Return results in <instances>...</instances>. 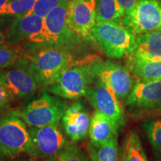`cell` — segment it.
I'll list each match as a JSON object with an SVG mask.
<instances>
[{
  "label": "cell",
  "instance_id": "cell-1",
  "mask_svg": "<svg viewBox=\"0 0 161 161\" xmlns=\"http://www.w3.org/2000/svg\"><path fill=\"white\" fill-rule=\"evenodd\" d=\"M40 87L55 83L60 74L75 64L67 46H46L25 54Z\"/></svg>",
  "mask_w": 161,
  "mask_h": 161
},
{
  "label": "cell",
  "instance_id": "cell-2",
  "mask_svg": "<svg viewBox=\"0 0 161 161\" xmlns=\"http://www.w3.org/2000/svg\"><path fill=\"white\" fill-rule=\"evenodd\" d=\"M92 39L111 58L129 56L136 47V36L123 24L114 22H96Z\"/></svg>",
  "mask_w": 161,
  "mask_h": 161
},
{
  "label": "cell",
  "instance_id": "cell-3",
  "mask_svg": "<svg viewBox=\"0 0 161 161\" xmlns=\"http://www.w3.org/2000/svg\"><path fill=\"white\" fill-rule=\"evenodd\" d=\"M67 8L68 5L61 3L43 18L41 30L26 41L32 49L46 46H68L75 40L78 36L66 23Z\"/></svg>",
  "mask_w": 161,
  "mask_h": 161
},
{
  "label": "cell",
  "instance_id": "cell-4",
  "mask_svg": "<svg viewBox=\"0 0 161 161\" xmlns=\"http://www.w3.org/2000/svg\"><path fill=\"white\" fill-rule=\"evenodd\" d=\"M64 98L49 93L43 89L37 98L30 102L19 112V115L29 127L58 125L66 108Z\"/></svg>",
  "mask_w": 161,
  "mask_h": 161
},
{
  "label": "cell",
  "instance_id": "cell-5",
  "mask_svg": "<svg viewBox=\"0 0 161 161\" xmlns=\"http://www.w3.org/2000/svg\"><path fill=\"white\" fill-rule=\"evenodd\" d=\"M92 63L73 64L60 74L55 83L43 89L66 99L75 100L84 96L96 79L92 72Z\"/></svg>",
  "mask_w": 161,
  "mask_h": 161
},
{
  "label": "cell",
  "instance_id": "cell-6",
  "mask_svg": "<svg viewBox=\"0 0 161 161\" xmlns=\"http://www.w3.org/2000/svg\"><path fill=\"white\" fill-rule=\"evenodd\" d=\"M0 148L10 158L31 149V139L27 125L17 110H10L0 115Z\"/></svg>",
  "mask_w": 161,
  "mask_h": 161
},
{
  "label": "cell",
  "instance_id": "cell-7",
  "mask_svg": "<svg viewBox=\"0 0 161 161\" xmlns=\"http://www.w3.org/2000/svg\"><path fill=\"white\" fill-rule=\"evenodd\" d=\"M92 72L96 79L111 89L120 101L126 99L136 83L127 66L109 60L92 61Z\"/></svg>",
  "mask_w": 161,
  "mask_h": 161
},
{
  "label": "cell",
  "instance_id": "cell-8",
  "mask_svg": "<svg viewBox=\"0 0 161 161\" xmlns=\"http://www.w3.org/2000/svg\"><path fill=\"white\" fill-rule=\"evenodd\" d=\"M29 130L31 139V149L29 154L31 158H56L72 142L66 139L58 125L29 127Z\"/></svg>",
  "mask_w": 161,
  "mask_h": 161
},
{
  "label": "cell",
  "instance_id": "cell-9",
  "mask_svg": "<svg viewBox=\"0 0 161 161\" xmlns=\"http://www.w3.org/2000/svg\"><path fill=\"white\" fill-rule=\"evenodd\" d=\"M122 24L134 35L161 31V0H142L124 15Z\"/></svg>",
  "mask_w": 161,
  "mask_h": 161
},
{
  "label": "cell",
  "instance_id": "cell-10",
  "mask_svg": "<svg viewBox=\"0 0 161 161\" xmlns=\"http://www.w3.org/2000/svg\"><path fill=\"white\" fill-rule=\"evenodd\" d=\"M5 85L15 98L25 100L35 94L40 85L24 54L14 65L5 70Z\"/></svg>",
  "mask_w": 161,
  "mask_h": 161
},
{
  "label": "cell",
  "instance_id": "cell-11",
  "mask_svg": "<svg viewBox=\"0 0 161 161\" xmlns=\"http://www.w3.org/2000/svg\"><path fill=\"white\" fill-rule=\"evenodd\" d=\"M86 99L98 111L111 119L119 128L125 122L123 107L120 100L111 89L100 80H96L86 91Z\"/></svg>",
  "mask_w": 161,
  "mask_h": 161
},
{
  "label": "cell",
  "instance_id": "cell-12",
  "mask_svg": "<svg viewBox=\"0 0 161 161\" xmlns=\"http://www.w3.org/2000/svg\"><path fill=\"white\" fill-rule=\"evenodd\" d=\"M96 0H75L68 5L66 23L78 37L92 38V30L96 23Z\"/></svg>",
  "mask_w": 161,
  "mask_h": 161
},
{
  "label": "cell",
  "instance_id": "cell-13",
  "mask_svg": "<svg viewBox=\"0 0 161 161\" xmlns=\"http://www.w3.org/2000/svg\"><path fill=\"white\" fill-rule=\"evenodd\" d=\"M91 116L82 100H76L67 106L60 122L66 136L71 142H80L89 135Z\"/></svg>",
  "mask_w": 161,
  "mask_h": 161
},
{
  "label": "cell",
  "instance_id": "cell-14",
  "mask_svg": "<svg viewBox=\"0 0 161 161\" xmlns=\"http://www.w3.org/2000/svg\"><path fill=\"white\" fill-rule=\"evenodd\" d=\"M127 106L140 110L161 108V80L143 82L137 80L125 99Z\"/></svg>",
  "mask_w": 161,
  "mask_h": 161
},
{
  "label": "cell",
  "instance_id": "cell-15",
  "mask_svg": "<svg viewBox=\"0 0 161 161\" xmlns=\"http://www.w3.org/2000/svg\"><path fill=\"white\" fill-rule=\"evenodd\" d=\"M43 18L35 14L16 18L8 30V43L26 42L37 34L43 27Z\"/></svg>",
  "mask_w": 161,
  "mask_h": 161
},
{
  "label": "cell",
  "instance_id": "cell-16",
  "mask_svg": "<svg viewBox=\"0 0 161 161\" xmlns=\"http://www.w3.org/2000/svg\"><path fill=\"white\" fill-rule=\"evenodd\" d=\"M118 130V126L111 119L95 110L90 122V142L97 148L114 136H117Z\"/></svg>",
  "mask_w": 161,
  "mask_h": 161
},
{
  "label": "cell",
  "instance_id": "cell-17",
  "mask_svg": "<svg viewBox=\"0 0 161 161\" xmlns=\"http://www.w3.org/2000/svg\"><path fill=\"white\" fill-rule=\"evenodd\" d=\"M127 67L138 80L143 82L161 80V58H142L130 54Z\"/></svg>",
  "mask_w": 161,
  "mask_h": 161
},
{
  "label": "cell",
  "instance_id": "cell-18",
  "mask_svg": "<svg viewBox=\"0 0 161 161\" xmlns=\"http://www.w3.org/2000/svg\"><path fill=\"white\" fill-rule=\"evenodd\" d=\"M136 47L132 55L142 58H161V31L136 36Z\"/></svg>",
  "mask_w": 161,
  "mask_h": 161
},
{
  "label": "cell",
  "instance_id": "cell-19",
  "mask_svg": "<svg viewBox=\"0 0 161 161\" xmlns=\"http://www.w3.org/2000/svg\"><path fill=\"white\" fill-rule=\"evenodd\" d=\"M124 11L118 0H96V22H114L122 24Z\"/></svg>",
  "mask_w": 161,
  "mask_h": 161
},
{
  "label": "cell",
  "instance_id": "cell-20",
  "mask_svg": "<svg viewBox=\"0 0 161 161\" xmlns=\"http://www.w3.org/2000/svg\"><path fill=\"white\" fill-rule=\"evenodd\" d=\"M122 161H148L138 134L128 132L122 148Z\"/></svg>",
  "mask_w": 161,
  "mask_h": 161
},
{
  "label": "cell",
  "instance_id": "cell-21",
  "mask_svg": "<svg viewBox=\"0 0 161 161\" xmlns=\"http://www.w3.org/2000/svg\"><path fill=\"white\" fill-rule=\"evenodd\" d=\"M23 55V48L21 43H8L1 46L0 69L11 67Z\"/></svg>",
  "mask_w": 161,
  "mask_h": 161
},
{
  "label": "cell",
  "instance_id": "cell-22",
  "mask_svg": "<svg viewBox=\"0 0 161 161\" xmlns=\"http://www.w3.org/2000/svg\"><path fill=\"white\" fill-rule=\"evenodd\" d=\"M142 128L152 148L161 154V119L146 121Z\"/></svg>",
  "mask_w": 161,
  "mask_h": 161
},
{
  "label": "cell",
  "instance_id": "cell-23",
  "mask_svg": "<svg viewBox=\"0 0 161 161\" xmlns=\"http://www.w3.org/2000/svg\"><path fill=\"white\" fill-rule=\"evenodd\" d=\"M95 153L97 161H118L119 148L117 136H114L108 142L97 148L95 147Z\"/></svg>",
  "mask_w": 161,
  "mask_h": 161
},
{
  "label": "cell",
  "instance_id": "cell-24",
  "mask_svg": "<svg viewBox=\"0 0 161 161\" xmlns=\"http://www.w3.org/2000/svg\"><path fill=\"white\" fill-rule=\"evenodd\" d=\"M37 0H10L8 4L7 15H15L17 17L30 14Z\"/></svg>",
  "mask_w": 161,
  "mask_h": 161
},
{
  "label": "cell",
  "instance_id": "cell-25",
  "mask_svg": "<svg viewBox=\"0 0 161 161\" xmlns=\"http://www.w3.org/2000/svg\"><path fill=\"white\" fill-rule=\"evenodd\" d=\"M57 161H91L86 153L72 142L55 158Z\"/></svg>",
  "mask_w": 161,
  "mask_h": 161
},
{
  "label": "cell",
  "instance_id": "cell-26",
  "mask_svg": "<svg viewBox=\"0 0 161 161\" xmlns=\"http://www.w3.org/2000/svg\"><path fill=\"white\" fill-rule=\"evenodd\" d=\"M61 3L60 0H37L30 14L43 18Z\"/></svg>",
  "mask_w": 161,
  "mask_h": 161
},
{
  "label": "cell",
  "instance_id": "cell-27",
  "mask_svg": "<svg viewBox=\"0 0 161 161\" xmlns=\"http://www.w3.org/2000/svg\"><path fill=\"white\" fill-rule=\"evenodd\" d=\"M15 97L5 85H0V112L8 109L14 101Z\"/></svg>",
  "mask_w": 161,
  "mask_h": 161
},
{
  "label": "cell",
  "instance_id": "cell-28",
  "mask_svg": "<svg viewBox=\"0 0 161 161\" xmlns=\"http://www.w3.org/2000/svg\"><path fill=\"white\" fill-rule=\"evenodd\" d=\"M120 3L122 9L124 11V15L129 13L131 10L135 7L136 4L140 3L142 0H118Z\"/></svg>",
  "mask_w": 161,
  "mask_h": 161
},
{
  "label": "cell",
  "instance_id": "cell-29",
  "mask_svg": "<svg viewBox=\"0 0 161 161\" xmlns=\"http://www.w3.org/2000/svg\"><path fill=\"white\" fill-rule=\"evenodd\" d=\"M9 26H5V23L0 20V46L8 44V30Z\"/></svg>",
  "mask_w": 161,
  "mask_h": 161
},
{
  "label": "cell",
  "instance_id": "cell-30",
  "mask_svg": "<svg viewBox=\"0 0 161 161\" xmlns=\"http://www.w3.org/2000/svg\"><path fill=\"white\" fill-rule=\"evenodd\" d=\"M10 0H0V16L7 15L8 4Z\"/></svg>",
  "mask_w": 161,
  "mask_h": 161
},
{
  "label": "cell",
  "instance_id": "cell-31",
  "mask_svg": "<svg viewBox=\"0 0 161 161\" xmlns=\"http://www.w3.org/2000/svg\"><path fill=\"white\" fill-rule=\"evenodd\" d=\"M88 152H89V156L91 161H97L96 157V153H95V147L89 142L88 144Z\"/></svg>",
  "mask_w": 161,
  "mask_h": 161
},
{
  "label": "cell",
  "instance_id": "cell-32",
  "mask_svg": "<svg viewBox=\"0 0 161 161\" xmlns=\"http://www.w3.org/2000/svg\"><path fill=\"white\" fill-rule=\"evenodd\" d=\"M13 159L10 158L0 148V161H12Z\"/></svg>",
  "mask_w": 161,
  "mask_h": 161
},
{
  "label": "cell",
  "instance_id": "cell-33",
  "mask_svg": "<svg viewBox=\"0 0 161 161\" xmlns=\"http://www.w3.org/2000/svg\"><path fill=\"white\" fill-rule=\"evenodd\" d=\"M5 70L0 69V85H5Z\"/></svg>",
  "mask_w": 161,
  "mask_h": 161
},
{
  "label": "cell",
  "instance_id": "cell-34",
  "mask_svg": "<svg viewBox=\"0 0 161 161\" xmlns=\"http://www.w3.org/2000/svg\"><path fill=\"white\" fill-rule=\"evenodd\" d=\"M61 1V3L63 4H65L66 5H69L70 3H72L73 1H75V0H60Z\"/></svg>",
  "mask_w": 161,
  "mask_h": 161
},
{
  "label": "cell",
  "instance_id": "cell-35",
  "mask_svg": "<svg viewBox=\"0 0 161 161\" xmlns=\"http://www.w3.org/2000/svg\"><path fill=\"white\" fill-rule=\"evenodd\" d=\"M31 161H57L55 158L53 159H43L41 160H31Z\"/></svg>",
  "mask_w": 161,
  "mask_h": 161
}]
</instances>
